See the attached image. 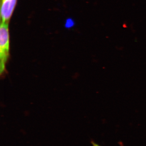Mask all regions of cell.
Returning a JSON list of instances; mask_svg holds the SVG:
<instances>
[{
  "label": "cell",
  "instance_id": "cell-1",
  "mask_svg": "<svg viewBox=\"0 0 146 146\" xmlns=\"http://www.w3.org/2000/svg\"><path fill=\"white\" fill-rule=\"evenodd\" d=\"M9 23L1 22L0 27V74L6 73V65L9 56Z\"/></svg>",
  "mask_w": 146,
  "mask_h": 146
},
{
  "label": "cell",
  "instance_id": "cell-2",
  "mask_svg": "<svg viewBox=\"0 0 146 146\" xmlns=\"http://www.w3.org/2000/svg\"><path fill=\"white\" fill-rule=\"evenodd\" d=\"M16 2L17 0H2L1 9V22L9 23Z\"/></svg>",
  "mask_w": 146,
  "mask_h": 146
}]
</instances>
